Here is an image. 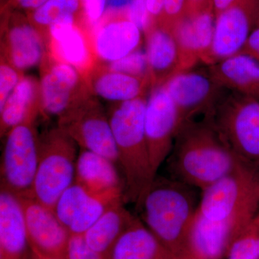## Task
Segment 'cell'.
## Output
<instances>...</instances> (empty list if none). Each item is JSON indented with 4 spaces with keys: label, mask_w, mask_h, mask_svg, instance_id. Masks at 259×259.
<instances>
[{
    "label": "cell",
    "mask_w": 259,
    "mask_h": 259,
    "mask_svg": "<svg viewBox=\"0 0 259 259\" xmlns=\"http://www.w3.org/2000/svg\"><path fill=\"white\" fill-rule=\"evenodd\" d=\"M180 118L173 100L163 85L150 92L145 113V134L155 175L171 152Z\"/></svg>",
    "instance_id": "7c38bea8"
},
{
    "label": "cell",
    "mask_w": 259,
    "mask_h": 259,
    "mask_svg": "<svg viewBox=\"0 0 259 259\" xmlns=\"http://www.w3.org/2000/svg\"><path fill=\"white\" fill-rule=\"evenodd\" d=\"M227 259H259V212L232 243Z\"/></svg>",
    "instance_id": "f546056e"
},
{
    "label": "cell",
    "mask_w": 259,
    "mask_h": 259,
    "mask_svg": "<svg viewBox=\"0 0 259 259\" xmlns=\"http://www.w3.org/2000/svg\"><path fill=\"white\" fill-rule=\"evenodd\" d=\"M78 145L56 126L40 134L39 161L30 198L54 209L75 180Z\"/></svg>",
    "instance_id": "5b68a950"
},
{
    "label": "cell",
    "mask_w": 259,
    "mask_h": 259,
    "mask_svg": "<svg viewBox=\"0 0 259 259\" xmlns=\"http://www.w3.org/2000/svg\"><path fill=\"white\" fill-rule=\"evenodd\" d=\"M216 16L212 5L192 15H187L174 28L181 61L185 71L204 63L214 37Z\"/></svg>",
    "instance_id": "e0dca14e"
},
{
    "label": "cell",
    "mask_w": 259,
    "mask_h": 259,
    "mask_svg": "<svg viewBox=\"0 0 259 259\" xmlns=\"http://www.w3.org/2000/svg\"><path fill=\"white\" fill-rule=\"evenodd\" d=\"M207 69L221 86L259 100V62L251 56L238 53Z\"/></svg>",
    "instance_id": "603a6c76"
},
{
    "label": "cell",
    "mask_w": 259,
    "mask_h": 259,
    "mask_svg": "<svg viewBox=\"0 0 259 259\" xmlns=\"http://www.w3.org/2000/svg\"><path fill=\"white\" fill-rule=\"evenodd\" d=\"M92 194L82 185L75 181L61 194L53 211L66 229H69L75 218Z\"/></svg>",
    "instance_id": "f1b7e54d"
},
{
    "label": "cell",
    "mask_w": 259,
    "mask_h": 259,
    "mask_svg": "<svg viewBox=\"0 0 259 259\" xmlns=\"http://www.w3.org/2000/svg\"><path fill=\"white\" fill-rule=\"evenodd\" d=\"M193 188L157 175L139 209L145 226L177 257L191 253V231L198 207Z\"/></svg>",
    "instance_id": "3957f363"
},
{
    "label": "cell",
    "mask_w": 259,
    "mask_h": 259,
    "mask_svg": "<svg viewBox=\"0 0 259 259\" xmlns=\"http://www.w3.org/2000/svg\"><path fill=\"white\" fill-rule=\"evenodd\" d=\"M197 212L209 221L249 224L259 212V162L242 158L233 171L202 191Z\"/></svg>",
    "instance_id": "277c9868"
},
{
    "label": "cell",
    "mask_w": 259,
    "mask_h": 259,
    "mask_svg": "<svg viewBox=\"0 0 259 259\" xmlns=\"http://www.w3.org/2000/svg\"><path fill=\"white\" fill-rule=\"evenodd\" d=\"M188 0H164L163 13L157 23L173 31L181 20L187 16Z\"/></svg>",
    "instance_id": "d6a6232c"
},
{
    "label": "cell",
    "mask_w": 259,
    "mask_h": 259,
    "mask_svg": "<svg viewBox=\"0 0 259 259\" xmlns=\"http://www.w3.org/2000/svg\"><path fill=\"white\" fill-rule=\"evenodd\" d=\"M151 24L157 23L163 13L164 0H146Z\"/></svg>",
    "instance_id": "f35d334b"
},
{
    "label": "cell",
    "mask_w": 259,
    "mask_h": 259,
    "mask_svg": "<svg viewBox=\"0 0 259 259\" xmlns=\"http://www.w3.org/2000/svg\"><path fill=\"white\" fill-rule=\"evenodd\" d=\"M163 87L176 105L181 124L207 117L231 91L218 83L207 68L182 71L168 79Z\"/></svg>",
    "instance_id": "30bf717a"
},
{
    "label": "cell",
    "mask_w": 259,
    "mask_h": 259,
    "mask_svg": "<svg viewBox=\"0 0 259 259\" xmlns=\"http://www.w3.org/2000/svg\"><path fill=\"white\" fill-rule=\"evenodd\" d=\"M123 202L122 199L112 204L82 235L90 248L108 258L116 242L136 219Z\"/></svg>",
    "instance_id": "484cf974"
},
{
    "label": "cell",
    "mask_w": 259,
    "mask_h": 259,
    "mask_svg": "<svg viewBox=\"0 0 259 259\" xmlns=\"http://www.w3.org/2000/svg\"><path fill=\"white\" fill-rule=\"evenodd\" d=\"M107 0H81L83 17L90 30H93L105 16Z\"/></svg>",
    "instance_id": "d590c367"
},
{
    "label": "cell",
    "mask_w": 259,
    "mask_h": 259,
    "mask_svg": "<svg viewBox=\"0 0 259 259\" xmlns=\"http://www.w3.org/2000/svg\"><path fill=\"white\" fill-rule=\"evenodd\" d=\"M212 5V0H188L187 15H192Z\"/></svg>",
    "instance_id": "60d3db41"
},
{
    "label": "cell",
    "mask_w": 259,
    "mask_h": 259,
    "mask_svg": "<svg viewBox=\"0 0 259 259\" xmlns=\"http://www.w3.org/2000/svg\"><path fill=\"white\" fill-rule=\"evenodd\" d=\"M23 71L16 69L5 58H0V108L4 105L10 94L16 88L22 78Z\"/></svg>",
    "instance_id": "1f68e13d"
},
{
    "label": "cell",
    "mask_w": 259,
    "mask_h": 259,
    "mask_svg": "<svg viewBox=\"0 0 259 259\" xmlns=\"http://www.w3.org/2000/svg\"><path fill=\"white\" fill-rule=\"evenodd\" d=\"M32 250L49 259H66L71 234L54 211L30 197H19Z\"/></svg>",
    "instance_id": "5bb4252c"
},
{
    "label": "cell",
    "mask_w": 259,
    "mask_h": 259,
    "mask_svg": "<svg viewBox=\"0 0 259 259\" xmlns=\"http://www.w3.org/2000/svg\"><path fill=\"white\" fill-rule=\"evenodd\" d=\"M58 127L81 149L117 163V151L107 110L99 98L90 95L58 118Z\"/></svg>",
    "instance_id": "ba28073f"
},
{
    "label": "cell",
    "mask_w": 259,
    "mask_h": 259,
    "mask_svg": "<svg viewBox=\"0 0 259 259\" xmlns=\"http://www.w3.org/2000/svg\"><path fill=\"white\" fill-rule=\"evenodd\" d=\"M131 2L132 0H107L106 13H126Z\"/></svg>",
    "instance_id": "ab89813d"
},
{
    "label": "cell",
    "mask_w": 259,
    "mask_h": 259,
    "mask_svg": "<svg viewBox=\"0 0 259 259\" xmlns=\"http://www.w3.org/2000/svg\"><path fill=\"white\" fill-rule=\"evenodd\" d=\"M6 11L2 24L1 56L25 73L40 64L47 53V42L28 17L15 10Z\"/></svg>",
    "instance_id": "4fadbf2b"
},
{
    "label": "cell",
    "mask_w": 259,
    "mask_h": 259,
    "mask_svg": "<svg viewBox=\"0 0 259 259\" xmlns=\"http://www.w3.org/2000/svg\"><path fill=\"white\" fill-rule=\"evenodd\" d=\"M35 121L27 120L5 136L1 157V190L18 197H31L39 161L40 135Z\"/></svg>",
    "instance_id": "52a82bcc"
},
{
    "label": "cell",
    "mask_w": 259,
    "mask_h": 259,
    "mask_svg": "<svg viewBox=\"0 0 259 259\" xmlns=\"http://www.w3.org/2000/svg\"><path fill=\"white\" fill-rule=\"evenodd\" d=\"M126 16L137 25L144 34L151 25V19L146 0H132L126 12Z\"/></svg>",
    "instance_id": "e575fe53"
},
{
    "label": "cell",
    "mask_w": 259,
    "mask_h": 259,
    "mask_svg": "<svg viewBox=\"0 0 259 259\" xmlns=\"http://www.w3.org/2000/svg\"><path fill=\"white\" fill-rule=\"evenodd\" d=\"M239 53L250 56L259 62V25L251 32Z\"/></svg>",
    "instance_id": "8d00e7d4"
},
{
    "label": "cell",
    "mask_w": 259,
    "mask_h": 259,
    "mask_svg": "<svg viewBox=\"0 0 259 259\" xmlns=\"http://www.w3.org/2000/svg\"><path fill=\"white\" fill-rule=\"evenodd\" d=\"M259 25V0H236L215 20L212 47L203 64L210 66L241 51Z\"/></svg>",
    "instance_id": "8fae6325"
},
{
    "label": "cell",
    "mask_w": 259,
    "mask_h": 259,
    "mask_svg": "<svg viewBox=\"0 0 259 259\" xmlns=\"http://www.w3.org/2000/svg\"><path fill=\"white\" fill-rule=\"evenodd\" d=\"M105 64L109 69L117 72L150 79L147 56L146 51L141 49L122 59Z\"/></svg>",
    "instance_id": "4dcf8cb0"
},
{
    "label": "cell",
    "mask_w": 259,
    "mask_h": 259,
    "mask_svg": "<svg viewBox=\"0 0 259 259\" xmlns=\"http://www.w3.org/2000/svg\"><path fill=\"white\" fill-rule=\"evenodd\" d=\"M40 110V81L35 76L25 75L0 108L1 138L25 121L36 120Z\"/></svg>",
    "instance_id": "7402d4cb"
},
{
    "label": "cell",
    "mask_w": 259,
    "mask_h": 259,
    "mask_svg": "<svg viewBox=\"0 0 259 259\" xmlns=\"http://www.w3.org/2000/svg\"><path fill=\"white\" fill-rule=\"evenodd\" d=\"M206 118L231 151L259 162V100L230 91Z\"/></svg>",
    "instance_id": "8992f818"
},
{
    "label": "cell",
    "mask_w": 259,
    "mask_h": 259,
    "mask_svg": "<svg viewBox=\"0 0 259 259\" xmlns=\"http://www.w3.org/2000/svg\"><path fill=\"white\" fill-rule=\"evenodd\" d=\"M48 1L49 0H10L5 10L18 8L19 10H25L28 13L40 8Z\"/></svg>",
    "instance_id": "74e56055"
},
{
    "label": "cell",
    "mask_w": 259,
    "mask_h": 259,
    "mask_svg": "<svg viewBox=\"0 0 259 259\" xmlns=\"http://www.w3.org/2000/svg\"><path fill=\"white\" fill-rule=\"evenodd\" d=\"M39 68L40 115L59 118L71 107L93 95L86 78L80 71L56 59L48 51Z\"/></svg>",
    "instance_id": "9c48e42d"
},
{
    "label": "cell",
    "mask_w": 259,
    "mask_h": 259,
    "mask_svg": "<svg viewBox=\"0 0 259 259\" xmlns=\"http://www.w3.org/2000/svg\"><path fill=\"white\" fill-rule=\"evenodd\" d=\"M242 158L204 117L181 124L166 161L172 178L203 191L233 171Z\"/></svg>",
    "instance_id": "6da1fadb"
},
{
    "label": "cell",
    "mask_w": 259,
    "mask_h": 259,
    "mask_svg": "<svg viewBox=\"0 0 259 259\" xmlns=\"http://www.w3.org/2000/svg\"><path fill=\"white\" fill-rule=\"evenodd\" d=\"M122 199H124L122 190L92 194L68 229L70 234L83 235L100 219L107 209Z\"/></svg>",
    "instance_id": "83f0119b"
},
{
    "label": "cell",
    "mask_w": 259,
    "mask_h": 259,
    "mask_svg": "<svg viewBox=\"0 0 259 259\" xmlns=\"http://www.w3.org/2000/svg\"><path fill=\"white\" fill-rule=\"evenodd\" d=\"M136 218L110 252L109 259H177Z\"/></svg>",
    "instance_id": "cb8c5ba5"
},
{
    "label": "cell",
    "mask_w": 259,
    "mask_h": 259,
    "mask_svg": "<svg viewBox=\"0 0 259 259\" xmlns=\"http://www.w3.org/2000/svg\"><path fill=\"white\" fill-rule=\"evenodd\" d=\"M247 226L233 220L209 221L197 209L190 234L191 253L199 259H223Z\"/></svg>",
    "instance_id": "ac0fdd59"
},
{
    "label": "cell",
    "mask_w": 259,
    "mask_h": 259,
    "mask_svg": "<svg viewBox=\"0 0 259 259\" xmlns=\"http://www.w3.org/2000/svg\"><path fill=\"white\" fill-rule=\"evenodd\" d=\"M46 42L49 54L71 65L85 77L98 63L92 42L91 30L83 19L52 25L48 30Z\"/></svg>",
    "instance_id": "9a60e30c"
},
{
    "label": "cell",
    "mask_w": 259,
    "mask_h": 259,
    "mask_svg": "<svg viewBox=\"0 0 259 259\" xmlns=\"http://www.w3.org/2000/svg\"><path fill=\"white\" fill-rule=\"evenodd\" d=\"M177 259H199L197 258V257L194 256V255H192V253H189V254H187L185 255H183V256L178 257Z\"/></svg>",
    "instance_id": "ee69618b"
},
{
    "label": "cell",
    "mask_w": 259,
    "mask_h": 259,
    "mask_svg": "<svg viewBox=\"0 0 259 259\" xmlns=\"http://www.w3.org/2000/svg\"><path fill=\"white\" fill-rule=\"evenodd\" d=\"M236 1V0H212L213 10L216 18Z\"/></svg>",
    "instance_id": "b9f144b4"
},
{
    "label": "cell",
    "mask_w": 259,
    "mask_h": 259,
    "mask_svg": "<svg viewBox=\"0 0 259 259\" xmlns=\"http://www.w3.org/2000/svg\"><path fill=\"white\" fill-rule=\"evenodd\" d=\"M144 35L152 89L164 84L175 75L185 71L173 31L159 24L152 23Z\"/></svg>",
    "instance_id": "d6986e66"
},
{
    "label": "cell",
    "mask_w": 259,
    "mask_h": 259,
    "mask_svg": "<svg viewBox=\"0 0 259 259\" xmlns=\"http://www.w3.org/2000/svg\"><path fill=\"white\" fill-rule=\"evenodd\" d=\"M143 33L126 13H106L91 30L97 60L109 64L139 50L143 44Z\"/></svg>",
    "instance_id": "2e32d148"
},
{
    "label": "cell",
    "mask_w": 259,
    "mask_h": 259,
    "mask_svg": "<svg viewBox=\"0 0 259 259\" xmlns=\"http://www.w3.org/2000/svg\"><path fill=\"white\" fill-rule=\"evenodd\" d=\"M115 164L105 156L81 148L76 159L74 181L93 194L122 190Z\"/></svg>",
    "instance_id": "d4e9b609"
},
{
    "label": "cell",
    "mask_w": 259,
    "mask_h": 259,
    "mask_svg": "<svg viewBox=\"0 0 259 259\" xmlns=\"http://www.w3.org/2000/svg\"><path fill=\"white\" fill-rule=\"evenodd\" d=\"M85 78L94 96L110 103L130 101L147 96L148 92L152 89L149 78L117 72L100 61Z\"/></svg>",
    "instance_id": "ffe728a7"
},
{
    "label": "cell",
    "mask_w": 259,
    "mask_h": 259,
    "mask_svg": "<svg viewBox=\"0 0 259 259\" xmlns=\"http://www.w3.org/2000/svg\"><path fill=\"white\" fill-rule=\"evenodd\" d=\"M32 248L20 199L0 191V259H30Z\"/></svg>",
    "instance_id": "44dd1931"
},
{
    "label": "cell",
    "mask_w": 259,
    "mask_h": 259,
    "mask_svg": "<svg viewBox=\"0 0 259 259\" xmlns=\"http://www.w3.org/2000/svg\"><path fill=\"white\" fill-rule=\"evenodd\" d=\"M148 96L110 103L107 115L117 151V163L124 175V199L139 209L156 175L153 171L146 134Z\"/></svg>",
    "instance_id": "7a4b0ae2"
},
{
    "label": "cell",
    "mask_w": 259,
    "mask_h": 259,
    "mask_svg": "<svg viewBox=\"0 0 259 259\" xmlns=\"http://www.w3.org/2000/svg\"><path fill=\"white\" fill-rule=\"evenodd\" d=\"M30 259H49L46 258V257L42 256L38 253H37L36 252L33 251L32 250L31 255H30Z\"/></svg>",
    "instance_id": "7bdbcfd3"
},
{
    "label": "cell",
    "mask_w": 259,
    "mask_h": 259,
    "mask_svg": "<svg viewBox=\"0 0 259 259\" xmlns=\"http://www.w3.org/2000/svg\"><path fill=\"white\" fill-rule=\"evenodd\" d=\"M66 259H109L108 257L95 251L89 246L82 235H71Z\"/></svg>",
    "instance_id": "836d02e7"
},
{
    "label": "cell",
    "mask_w": 259,
    "mask_h": 259,
    "mask_svg": "<svg viewBox=\"0 0 259 259\" xmlns=\"http://www.w3.org/2000/svg\"><path fill=\"white\" fill-rule=\"evenodd\" d=\"M27 17L45 40L48 30L52 25L67 20L84 19L81 0H49L28 13Z\"/></svg>",
    "instance_id": "4316f807"
}]
</instances>
